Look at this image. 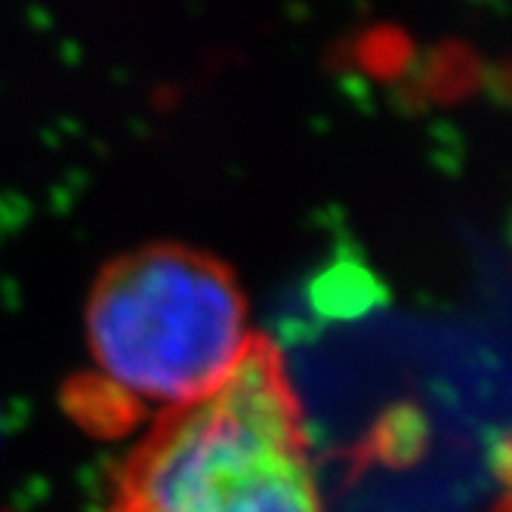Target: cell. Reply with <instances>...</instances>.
Segmentation results:
<instances>
[{
    "mask_svg": "<svg viewBox=\"0 0 512 512\" xmlns=\"http://www.w3.org/2000/svg\"><path fill=\"white\" fill-rule=\"evenodd\" d=\"M96 423L118 429L167 417L223 386L256 334L226 266L189 247H145L121 256L90 300Z\"/></svg>",
    "mask_w": 512,
    "mask_h": 512,
    "instance_id": "6da1fadb",
    "label": "cell"
},
{
    "mask_svg": "<svg viewBox=\"0 0 512 512\" xmlns=\"http://www.w3.org/2000/svg\"><path fill=\"white\" fill-rule=\"evenodd\" d=\"M303 411L256 337L235 374L149 429L108 512H321Z\"/></svg>",
    "mask_w": 512,
    "mask_h": 512,
    "instance_id": "7a4b0ae2",
    "label": "cell"
}]
</instances>
